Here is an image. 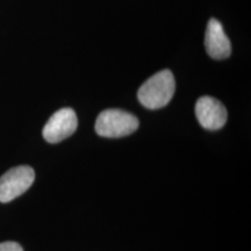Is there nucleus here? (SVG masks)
I'll return each instance as SVG.
<instances>
[{"label": "nucleus", "mask_w": 251, "mask_h": 251, "mask_svg": "<svg viewBox=\"0 0 251 251\" xmlns=\"http://www.w3.org/2000/svg\"><path fill=\"white\" fill-rule=\"evenodd\" d=\"M175 77L170 70H162L149 78L137 92L139 101L146 108L158 109L170 102L175 93Z\"/></svg>", "instance_id": "1"}, {"label": "nucleus", "mask_w": 251, "mask_h": 251, "mask_svg": "<svg viewBox=\"0 0 251 251\" xmlns=\"http://www.w3.org/2000/svg\"><path fill=\"white\" fill-rule=\"evenodd\" d=\"M139 128V120L130 113L121 109H106L96 122L97 134L102 137H124Z\"/></svg>", "instance_id": "2"}, {"label": "nucleus", "mask_w": 251, "mask_h": 251, "mask_svg": "<svg viewBox=\"0 0 251 251\" xmlns=\"http://www.w3.org/2000/svg\"><path fill=\"white\" fill-rule=\"evenodd\" d=\"M35 172L30 166L11 169L0 177V202H9L24 194L34 183Z\"/></svg>", "instance_id": "3"}, {"label": "nucleus", "mask_w": 251, "mask_h": 251, "mask_svg": "<svg viewBox=\"0 0 251 251\" xmlns=\"http://www.w3.org/2000/svg\"><path fill=\"white\" fill-rule=\"evenodd\" d=\"M77 126V115L74 109L62 108L50 117L43 128V137L49 143H58L71 136Z\"/></svg>", "instance_id": "4"}, {"label": "nucleus", "mask_w": 251, "mask_h": 251, "mask_svg": "<svg viewBox=\"0 0 251 251\" xmlns=\"http://www.w3.org/2000/svg\"><path fill=\"white\" fill-rule=\"evenodd\" d=\"M196 115L205 129L218 130L227 122V109L221 101L213 97H201L196 103Z\"/></svg>", "instance_id": "5"}, {"label": "nucleus", "mask_w": 251, "mask_h": 251, "mask_svg": "<svg viewBox=\"0 0 251 251\" xmlns=\"http://www.w3.org/2000/svg\"><path fill=\"white\" fill-rule=\"evenodd\" d=\"M205 47L207 54L214 59H225L230 56V41L225 34L221 23L216 19H211L207 25Z\"/></svg>", "instance_id": "6"}, {"label": "nucleus", "mask_w": 251, "mask_h": 251, "mask_svg": "<svg viewBox=\"0 0 251 251\" xmlns=\"http://www.w3.org/2000/svg\"><path fill=\"white\" fill-rule=\"evenodd\" d=\"M0 251H24V249L17 242H4L0 243Z\"/></svg>", "instance_id": "7"}]
</instances>
